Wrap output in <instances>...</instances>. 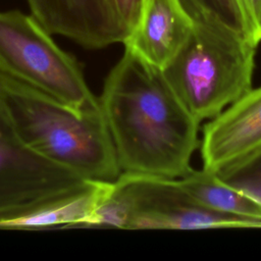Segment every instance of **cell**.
Wrapping results in <instances>:
<instances>
[{"instance_id": "cell-5", "label": "cell", "mask_w": 261, "mask_h": 261, "mask_svg": "<svg viewBox=\"0 0 261 261\" xmlns=\"http://www.w3.org/2000/svg\"><path fill=\"white\" fill-rule=\"evenodd\" d=\"M31 14L0 11V73L75 108L100 105L76 59Z\"/></svg>"}, {"instance_id": "cell-4", "label": "cell", "mask_w": 261, "mask_h": 261, "mask_svg": "<svg viewBox=\"0 0 261 261\" xmlns=\"http://www.w3.org/2000/svg\"><path fill=\"white\" fill-rule=\"evenodd\" d=\"M93 226L127 229L261 227V219L211 210L182 187L179 178L121 173L109 182Z\"/></svg>"}, {"instance_id": "cell-6", "label": "cell", "mask_w": 261, "mask_h": 261, "mask_svg": "<svg viewBox=\"0 0 261 261\" xmlns=\"http://www.w3.org/2000/svg\"><path fill=\"white\" fill-rule=\"evenodd\" d=\"M92 181L34 152L18 135L0 97V219L74 193Z\"/></svg>"}, {"instance_id": "cell-9", "label": "cell", "mask_w": 261, "mask_h": 261, "mask_svg": "<svg viewBox=\"0 0 261 261\" xmlns=\"http://www.w3.org/2000/svg\"><path fill=\"white\" fill-rule=\"evenodd\" d=\"M193 25V17L180 0H146L141 20L124 42V49L163 70L189 39Z\"/></svg>"}, {"instance_id": "cell-7", "label": "cell", "mask_w": 261, "mask_h": 261, "mask_svg": "<svg viewBox=\"0 0 261 261\" xmlns=\"http://www.w3.org/2000/svg\"><path fill=\"white\" fill-rule=\"evenodd\" d=\"M261 148V86L251 88L204 126L203 168L216 172Z\"/></svg>"}, {"instance_id": "cell-1", "label": "cell", "mask_w": 261, "mask_h": 261, "mask_svg": "<svg viewBox=\"0 0 261 261\" xmlns=\"http://www.w3.org/2000/svg\"><path fill=\"white\" fill-rule=\"evenodd\" d=\"M99 103L121 173L179 178L192 169L200 121L161 69L124 49Z\"/></svg>"}, {"instance_id": "cell-14", "label": "cell", "mask_w": 261, "mask_h": 261, "mask_svg": "<svg viewBox=\"0 0 261 261\" xmlns=\"http://www.w3.org/2000/svg\"><path fill=\"white\" fill-rule=\"evenodd\" d=\"M244 2L255 27L261 33V0H244Z\"/></svg>"}, {"instance_id": "cell-8", "label": "cell", "mask_w": 261, "mask_h": 261, "mask_svg": "<svg viewBox=\"0 0 261 261\" xmlns=\"http://www.w3.org/2000/svg\"><path fill=\"white\" fill-rule=\"evenodd\" d=\"M32 15L51 35L68 38L88 49L124 43L107 0H27Z\"/></svg>"}, {"instance_id": "cell-13", "label": "cell", "mask_w": 261, "mask_h": 261, "mask_svg": "<svg viewBox=\"0 0 261 261\" xmlns=\"http://www.w3.org/2000/svg\"><path fill=\"white\" fill-rule=\"evenodd\" d=\"M107 2L126 41L141 20L146 0H107Z\"/></svg>"}, {"instance_id": "cell-11", "label": "cell", "mask_w": 261, "mask_h": 261, "mask_svg": "<svg viewBox=\"0 0 261 261\" xmlns=\"http://www.w3.org/2000/svg\"><path fill=\"white\" fill-rule=\"evenodd\" d=\"M187 11L210 14L258 46L261 33L255 27L244 0H180Z\"/></svg>"}, {"instance_id": "cell-10", "label": "cell", "mask_w": 261, "mask_h": 261, "mask_svg": "<svg viewBox=\"0 0 261 261\" xmlns=\"http://www.w3.org/2000/svg\"><path fill=\"white\" fill-rule=\"evenodd\" d=\"M182 187L201 205L220 213L261 219V203L223 182L205 168L191 169L179 177Z\"/></svg>"}, {"instance_id": "cell-2", "label": "cell", "mask_w": 261, "mask_h": 261, "mask_svg": "<svg viewBox=\"0 0 261 261\" xmlns=\"http://www.w3.org/2000/svg\"><path fill=\"white\" fill-rule=\"evenodd\" d=\"M0 97L22 141L44 159L93 181L121 174L100 105L75 109L2 73Z\"/></svg>"}, {"instance_id": "cell-3", "label": "cell", "mask_w": 261, "mask_h": 261, "mask_svg": "<svg viewBox=\"0 0 261 261\" xmlns=\"http://www.w3.org/2000/svg\"><path fill=\"white\" fill-rule=\"evenodd\" d=\"M192 17L189 39L162 71L201 122L218 115L252 88L257 46L210 14Z\"/></svg>"}, {"instance_id": "cell-12", "label": "cell", "mask_w": 261, "mask_h": 261, "mask_svg": "<svg viewBox=\"0 0 261 261\" xmlns=\"http://www.w3.org/2000/svg\"><path fill=\"white\" fill-rule=\"evenodd\" d=\"M214 173L223 182L261 203V148Z\"/></svg>"}]
</instances>
